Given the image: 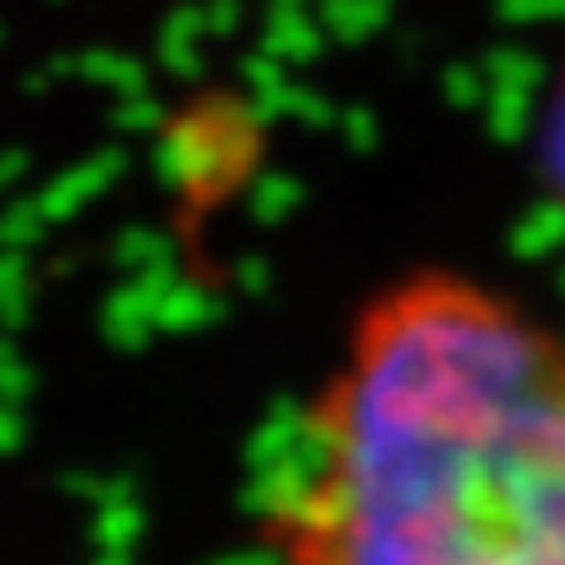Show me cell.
Masks as SVG:
<instances>
[{
    "label": "cell",
    "mask_w": 565,
    "mask_h": 565,
    "mask_svg": "<svg viewBox=\"0 0 565 565\" xmlns=\"http://www.w3.org/2000/svg\"><path fill=\"white\" fill-rule=\"evenodd\" d=\"M556 174H561V184H565V128H561V137H556Z\"/></svg>",
    "instance_id": "obj_2"
},
{
    "label": "cell",
    "mask_w": 565,
    "mask_h": 565,
    "mask_svg": "<svg viewBox=\"0 0 565 565\" xmlns=\"http://www.w3.org/2000/svg\"><path fill=\"white\" fill-rule=\"evenodd\" d=\"M264 537L274 565H565V334L467 274L382 288Z\"/></svg>",
    "instance_id": "obj_1"
}]
</instances>
